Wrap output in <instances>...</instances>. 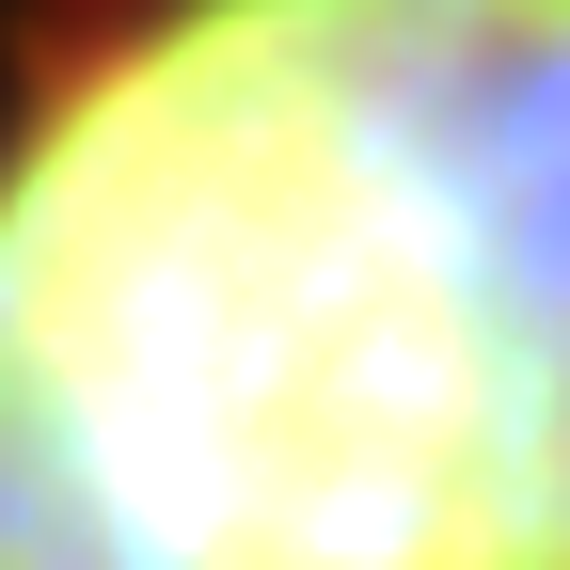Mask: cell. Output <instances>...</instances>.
Returning a JSON list of instances; mask_svg holds the SVG:
<instances>
[{
	"mask_svg": "<svg viewBox=\"0 0 570 570\" xmlns=\"http://www.w3.org/2000/svg\"><path fill=\"white\" fill-rule=\"evenodd\" d=\"M0 570H570V0H127L0 111Z\"/></svg>",
	"mask_w": 570,
	"mask_h": 570,
	"instance_id": "obj_1",
	"label": "cell"
}]
</instances>
